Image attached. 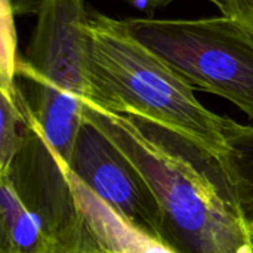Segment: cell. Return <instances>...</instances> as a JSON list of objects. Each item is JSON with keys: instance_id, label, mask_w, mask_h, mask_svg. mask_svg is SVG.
<instances>
[{"instance_id": "1", "label": "cell", "mask_w": 253, "mask_h": 253, "mask_svg": "<svg viewBox=\"0 0 253 253\" xmlns=\"http://www.w3.org/2000/svg\"><path fill=\"white\" fill-rule=\"evenodd\" d=\"M83 117L98 126L135 165L163 213V243L176 253H253L242 218L215 157L144 120L84 104Z\"/></svg>"}, {"instance_id": "2", "label": "cell", "mask_w": 253, "mask_h": 253, "mask_svg": "<svg viewBox=\"0 0 253 253\" xmlns=\"http://www.w3.org/2000/svg\"><path fill=\"white\" fill-rule=\"evenodd\" d=\"M87 36L84 104L141 119L221 160L227 117L208 110L194 89L132 34L126 21L89 13Z\"/></svg>"}, {"instance_id": "3", "label": "cell", "mask_w": 253, "mask_h": 253, "mask_svg": "<svg viewBox=\"0 0 253 253\" xmlns=\"http://www.w3.org/2000/svg\"><path fill=\"white\" fill-rule=\"evenodd\" d=\"M36 27L16 77L46 141L68 166L87 96L89 36L84 0H36Z\"/></svg>"}, {"instance_id": "4", "label": "cell", "mask_w": 253, "mask_h": 253, "mask_svg": "<svg viewBox=\"0 0 253 253\" xmlns=\"http://www.w3.org/2000/svg\"><path fill=\"white\" fill-rule=\"evenodd\" d=\"M126 22L193 89L225 98L253 119V31L246 24L230 15Z\"/></svg>"}, {"instance_id": "5", "label": "cell", "mask_w": 253, "mask_h": 253, "mask_svg": "<svg viewBox=\"0 0 253 253\" xmlns=\"http://www.w3.org/2000/svg\"><path fill=\"white\" fill-rule=\"evenodd\" d=\"M36 119L25 142L4 173L24 205L42 221L59 253H92L99 248L79 211L67 175Z\"/></svg>"}, {"instance_id": "6", "label": "cell", "mask_w": 253, "mask_h": 253, "mask_svg": "<svg viewBox=\"0 0 253 253\" xmlns=\"http://www.w3.org/2000/svg\"><path fill=\"white\" fill-rule=\"evenodd\" d=\"M68 169L122 218L163 243V213L148 182L125 153L84 117Z\"/></svg>"}, {"instance_id": "7", "label": "cell", "mask_w": 253, "mask_h": 253, "mask_svg": "<svg viewBox=\"0 0 253 253\" xmlns=\"http://www.w3.org/2000/svg\"><path fill=\"white\" fill-rule=\"evenodd\" d=\"M67 175L79 211L99 251L105 253H176L156 237L122 218L70 169Z\"/></svg>"}, {"instance_id": "8", "label": "cell", "mask_w": 253, "mask_h": 253, "mask_svg": "<svg viewBox=\"0 0 253 253\" xmlns=\"http://www.w3.org/2000/svg\"><path fill=\"white\" fill-rule=\"evenodd\" d=\"M0 253H59L42 221L0 175Z\"/></svg>"}, {"instance_id": "9", "label": "cell", "mask_w": 253, "mask_h": 253, "mask_svg": "<svg viewBox=\"0 0 253 253\" xmlns=\"http://www.w3.org/2000/svg\"><path fill=\"white\" fill-rule=\"evenodd\" d=\"M227 148L218 162L230 185L237 209L248 227L253 225V126L227 117Z\"/></svg>"}, {"instance_id": "10", "label": "cell", "mask_w": 253, "mask_h": 253, "mask_svg": "<svg viewBox=\"0 0 253 253\" xmlns=\"http://www.w3.org/2000/svg\"><path fill=\"white\" fill-rule=\"evenodd\" d=\"M16 33L12 0H1V65L0 86L16 83Z\"/></svg>"}, {"instance_id": "11", "label": "cell", "mask_w": 253, "mask_h": 253, "mask_svg": "<svg viewBox=\"0 0 253 253\" xmlns=\"http://www.w3.org/2000/svg\"><path fill=\"white\" fill-rule=\"evenodd\" d=\"M125 3H129L135 7L139 9H145V10H153V9H159V7H165L170 3H173L175 0H123ZM209 3H212L213 6H216L219 9V12L222 15H228L230 12V4L228 0H206Z\"/></svg>"}, {"instance_id": "12", "label": "cell", "mask_w": 253, "mask_h": 253, "mask_svg": "<svg viewBox=\"0 0 253 253\" xmlns=\"http://www.w3.org/2000/svg\"><path fill=\"white\" fill-rule=\"evenodd\" d=\"M230 16L240 19L253 31V0H228Z\"/></svg>"}, {"instance_id": "13", "label": "cell", "mask_w": 253, "mask_h": 253, "mask_svg": "<svg viewBox=\"0 0 253 253\" xmlns=\"http://www.w3.org/2000/svg\"><path fill=\"white\" fill-rule=\"evenodd\" d=\"M249 233H251V239H252L253 242V225L252 227H249Z\"/></svg>"}, {"instance_id": "14", "label": "cell", "mask_w": 253, "mask_h": 253, "mask_svg": "<svg viewBox=\"0 0 253 253\" xmlns=\"http://www.w3.org/2000/svg\"><path fill=\"white\" fill-rule=\"evenodd\" d=\"M92 253H105V252H102V251H98V252H92Z\"/></svg>"}]
</instances>
